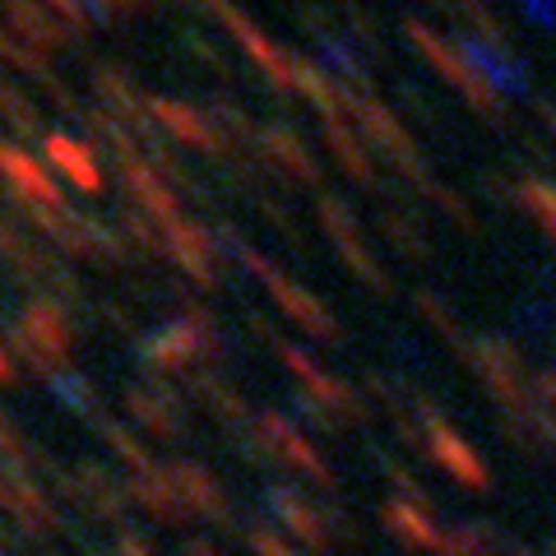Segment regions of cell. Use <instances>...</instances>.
<instances>
[{"instance_id":"cell-1","label":"cell","mask_w":556,"mask_h":556,"mask_svg":"<svg viewBox=\"0 0 556 556\" xmlns=\"http://www.w3.org/2000/svg\"><path fill=\"white\" fill-rule=\"evenodd\" d=\"M404 38H413V47L422 51L427 56V65H437L441 75L455 84V89L464 93V102L473 112H482L486 121H506L501 116V93H496V84H492V75H486V70L473 61V51L468 47H455V42H445V38H437V33H431L427 24H404Z\"/></svg>"},{"instance_id":"cell-2","label":"cell","mask_w":556,"mask_h":556,"mask_svg":"<svg viewBox=\"0 0 556 556\" xmlns=\"http://www.w3.org/2000/svg\"><path fill=\"white\" fill-rule=\"evenodd\" d=\"M14 348L38 362V367H56V362L70 357V348H75V325H70L65 306L56 298H47V292H38L28 306L20 325H14Z\"/></svg>"},{"instance_id":"cell-3","label":"cell","mask_w":556,"mask_h":556,"mask_svg":"<svg viewBox=\"0 0 556 556\" xmlns=\"http://www.w3.org/2000/svg\"><path fill=\"white\" fill-rule=\"evenodd\" d=\"M237 260H241V265H247L255 278H265V288L274 292V302L283 306L288 316H292V320H298V325L306 329V334H316V339H339V320L329 316V311H325L316 298H311L306 288H298V283H292V278H283V274H278V269L269 265L265 255H255V251L247 247V241H241Z\"/></svg>"},{"instance_id":"cell-4","label":"cell","mask_w":556,"mask_h":556,"mask_svg":"<svg viewBox=\"0 0 556 556\" xmlns=\"http://www.w3.org/2000/svg\"><path fill=\"white\" fill-rule=\"evenodd\" d=\"M320 223H325L329 241H334V247H339L343 265L353 269V274L362 278V283H367V288H376V292H390V274L380 269L376 251L367 247V237H362V223L353 218V208H348L339 195H320Z\"/></svg>"},{"instance_id":"cell-5","label":"cell","mask_w":556,"mask_h":556,"mask_svg":"<svg viewBox=\"0 0 556 556\" xmlns=\"http://www.w3.org/2000/svg\"><path fill=\"white\" fill-rule=\"evenodd\" d=\"M167 260H177V265L195 278L200 288H214L223 269H218V237L214 232H204L200 223H190V218H177V223H167Z\"/></svg>"},{"instance_id":"cell-6","label":"cell","mask_w":556,"mask_h":556,"mask_svg":"<svg viewBox=\"0 0 556 556\" xmlns=\"http://www.w3.org/2000/svg\"><path fill=\"white\" fill-rule=\"evenodd\" d=\"M255 153H260V159H265L274 172H283L288 181L320 186V163L311 159V149L302 144V135L292 130V126H283V121H269V126H260Z\"/></svg>"},{"instance_id":"cell-7","label":"cell","mask_w":556,"mask_h":556,"mask_svg":"<svg viewBox=\"0 0 556 556\" xmlns=\"http://www.w3.org/2000/svg\"><path fill=\"white\" fill-rule=\"evenodd\" d=\"M5 20H10V33L20 38L24 47H33L38 56H51V51L61 47H75V28L61 24L56 14H51L47 5H38V0H5Z\"/></svg>"},{"instance_id":"cell-8","label":"cell","mask_w":556,"mask_h":556,"mask_svg":"<svg viewBox=\"0 0 556 556\" xmlns=\"http://www.w3.org/2000/svg\"><path fill=\"white\" fill-rule=\"evenodd\" d=\"M149 116L159 121V126L172 130V139L195 153H228V139L218 135V126L208 121V112H195L186 108L177 98H149Z\"/></svg>"},{"instance_id":"cell-9","label":"cell","mask_w":556,"mask_h":556,"mask_svg":"<svg viewBox=\"0 0 556 556\" xmlns=\"http://www.w3.org/2000/svg\"><path fill=\"white\" fill-rule=\"evenodd\" d=\"M121 186H126V195L144 208V218L163 223V228H167V223H177V218H186L177 186H167V177L153 163H144V159L126 163V167H121Z\"/></svg>"},{"instance_id":"cell-10","label":"cell","mask_w":556,"mask_h":556,"mask_svg":"<svg viewBox=\"0 0 556 556\" xmlns=\"http://www.w3.org/2000/svg\"><path fill=\"white\" fill-rule=\"evenodd\" d=\"M0 177L10 181V190L20 195L24 204H42V208H61V186L51 181V172L33 159L28 149L20 144H5L0 139Z\"/></svg>"},{"instance_id":"cell-11","label":"cell","mask_w":556,"mask_h":556,"mask_svg":"<svg viewBox=\"0 0 556 556\" xmlns=\"http://www.w3.org/2000/svg\"><path fill=\"white\" fill-rule=\"evenodd\" d=\"M42 144H47L51 167H61L79 190H89V195H93V190H102V167H98V149L93 144L70 139V135H56V130H51Z\"/></svg>"},{"instance_id":"cell-12","label":"cell","mask_w":556,"mask_h":556,"mask_svg":"<svg viewBox=\"0 0 556 556\" xmlns=\"http://www.w3.org/2000/svg\"><path fill=\"white\" fill-rule=\"evenodd\" d=\"M200 348H208L204 334L190 320H181V325H172V329H163V334H153L144 343V362L149 367H159V371H181V367L195 362Z\"/></svg>"},{"instance_id":"cell-13","label":"cell","mask_w":556,"mask_h":556,"mask_svg":"<svg viewBox=\"0 0 556 556\" xmlns=\"http://www.w3.org/2000/svg\"><path fill=\"white\" fill-rule=\"evenodd\" d=\"M325 144H329V153H334L339 167H343L357 186L380 190V167H376V159H371V149L362 144L353 130H348V121H329V126H325Z\"/></svg>"},{"instance_id":"cell-14","label":"cell","mask_w":556,"mask_h":556,"mask_svg":"<svg viewBox=\"0 0 556 556\" xmlns=\"http://www.w3.org/2000/svg\"><path fill=\"white\" fill-rule=\"evenodd\" d=\"M515 204L556 241V186L547 177H533V172H519L515 177Z\"/></svg>"},{"instance_id":"cell-15","label":"cell","mask_w":556,"mask_h":556,"mask_svg":"<svg viewBox=\"0 0 556 556\" xmlns=\"http://www.w3.org/2000/svg\"><path fill=\"white\" fill-rule=\"evenodd\" d=\"M380 232H386L408 260H427L431 255V241L422 232V223L408 218L404 208H380Z\"/></svg>"},{"instance_id":"cell-16","label":"cell","mask_w":556,"mask_h":556,"mask_svg":"<svg viewBox=\"0 0 556 556\" xmlns=\"http://www.w3.org/2000/svg\"><path fill=\"white\" fill-rule=\"evenodd\" d=\"M0 116L10 121V130L20 135V139H38V135L47 139V130H42V112L33 108L28 93H20L10 79H0Z\"/></svg>"},{"instance_id":"cell-17","label":"cell","mask_w":556,"mask_h":556,"mask_svg":"<svg viewBox=\"0 0 556 556\" xmlns=\"http://www.w3.org/2000/svg\"><path fill=\"white\" fill-rule=\"evenodd\" d=\"M42 5L56 14L61 24L75 28V38H84V33H89V24H93V10L84 5V0H42Z\"/></svg>"},{"instance_id":"cell-18","label":"cell","mask_w":556,"mask_h":556,"mask_svg":"<svg viewBox=\"0 0 556 556\" xmlns=\"http://www.w3.org/2000/svg\"><path fill=\"white\" fill-rule=\"evenodd\" d=\"M84 5H89L102 24H112L116 14H139V10H149L153 0H84Z\"/></svg>"},{"instance_id":"cell-19","label":"cell","mask_w":556,"mask_h":556,"mask_svg":"<svg viewBox=\"0 0 556 556\" xmlns=\"http://www.w3.org/2000/svg\"><path fill=\"white\" fill-rule=\"evenodd\" d=\"M417 306H422V316H431V320H437L441 329H450V334H455V339H459L455 311H450V306H441V302H437V292H417Z\"/></svg>"},{"instance_id":"cell-20","label":"cell","mask_w":556,"mask_h":556,"mask_svg":"<svg viewBox=\"0 0 556 556\" xmlns=\"http://www.w3.org/2000/svg\"><path fill=\"white\" fill-rule=\"evenodd\" d=\"M10 376H14V371H10V357L0 353V380H10Z\"/></svg>"}]
</instances>
